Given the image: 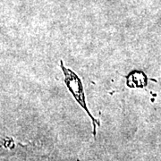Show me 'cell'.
Segmentation results:
<instances>
[{
	"label": "cell",
	"instance_id": "1",
	"mask_svg": "<svg viewBox=\"0 0 161 161\" xmlns=\"http://www.w3.org/2000/svg\"><path fill=\"white\" fill-rule=\"evenodd\" d=\"M60 67H61V69L63 70L64 75V83L67 86V89L73 94V96L75 97L77 103L79 104L80 107L86 111L88 115L91 117V119L92 121V125H93V135H94V137H96L97 126L99 125V122L92 116L91 112L88 109L81 80H80V78L77 76V75L75 74V72H73L69 68H65L64 66L62 60H60Z\"/></svg>",
	"mask_w": 161,
	"mask_h": 161
}]
</instances>
